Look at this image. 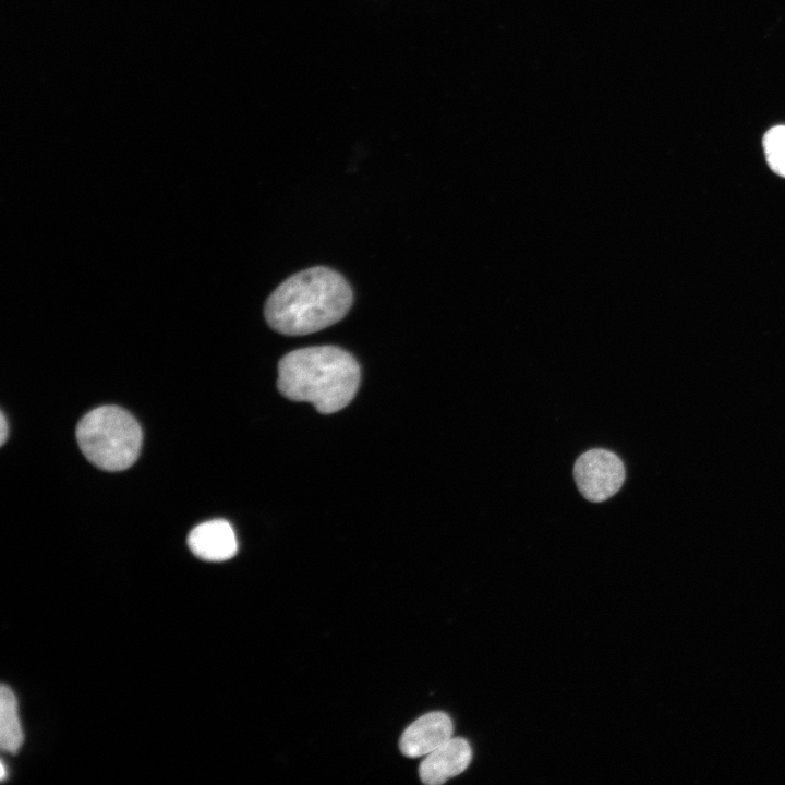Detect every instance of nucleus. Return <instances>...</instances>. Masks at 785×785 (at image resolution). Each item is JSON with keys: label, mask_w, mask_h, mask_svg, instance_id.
Segmentation results:
<instances>
[{"label": "nucleus", "mask_w": 785, "mask_h": 785, "mask_svg": "<svg viewBox=\"0 0 785 785\" xmlns=\"http://www.w3.org/2000/svg\"><path fill=\"white\" fill-rule=\"evenodd\" d=\"M573 475L583 497L601 503L619 491L625 480V467L615 454L595 448L576 460Z\"/></svg>", "instance_id": "20e7f679"}, {"label": "nucleus", "mask_w": 785, "mask_h": 785, "mask_svg": "<svg viewBox=\"0 0 785 785\" xmlns=\"http://www.w3.org/2000/svg\"><path fill=\"white\" fill-rule=\"evenodd\" d=\"M360 366L352 354L335 346L293 350L278 363L277 386L293 401L309 402L323 414L337 412L354 398Z\"/></svg>", "instance_id": "f03ea898"}, {"label": "nucleus", "mask_w": 785, "mask_h": 785, "mask_svg": "<svg viewBox=\"0 0 785 785\" xmlns=\"http://www.w3.org/2000/svg\"><path fill=\"white\" fill-rule=\"evenodd\" d=\"M452 733L454 724L446 713H426L406 728L399 748L408 758L426 756L452 738Z\"/></svg>", "instance_id": "39448f33"}, {"label": "nucleus", "mask_w": 785, "mask_h": 785, "mask_svg": "<svg viewBox=\"0 0 785 785\" xmlns=\"http://www.w3.org/2000/svg\"><path fill=\"white\" fill-rule=\"evenodd\" d=\"M353 293L342 275L317 266L286 279L268 297L264 314L268 325L287 336L309 335L342 319Z\"/></svg>", "instance_id": "f257e3e1"}, {"label": "nucleus", "mask_w": 785, "mask_h": 785, "mask_svg": "<svg viewBox=\"0 0 785 785\" xmlns=\"http://www.w3.org/2000/svg\"><path fill=\"white\" fill-rule=\"evenodd\" d=\"M472 750L461 737H452L426 754L419 766L421 781L426 785H439L462 773L470 764Z\"/></svg>", "instance_id": "423d86ee"}, {"label": "nucleus", "mask_w": 785, "mask_h": 785, "mask_svg": "<svg viewBox=\"0 0 785 785\" xmlns=\"http://www.w3.org/2000/svg\"><path fill=\"white\" fill-rule=\"evenodd\" d=\"M84 456L106 471H122L138 458L143 433L136 419L118 406H101L86 413L76 426Z\"/></svg>", "instance_id": "7ed1b4c3"}, {"label": "nucleus", "mask_w": 785, "mask_h": 785, "mask_svg": "<svg viewBox=\"0 0 785 785\" xmlns=\"http://www.w3.org/2000/svg\"><path fill=\"white\" fill-rule=\"evenodd\" d=\"M191 552L207 561H224L238 552V541L232 526L224 519L200 523L188 536Z\"/></svg>", "instance_id": "0eeeda50"}, {"label": "nucleus", "mask_w": 785, "mask_h": 785, "mask_svg": "<svg viewBox=\"0 0 785 785\" xmlns=\"http://www.w3.org/2000/svg\"><path fill=\"white\" fill-rule=\"evenodd\" d=\"M0 776H1V781H4V780H5V765H4L3 762L1 763V774H0Z\"/></svg>", "instance_id": "9b49d317"}, {"label": "nucleus", "mask_w": 785, "mask_h": 785, "mask_svg": "<svg viewBox=\"0 0 785 785\" xmlns=\"http://www.w3.org/2000/svg\"><path fill=\"white\" fill-rule=\"evenodd\" d=\"M763 149L771 169L785 177V125L770 129L763 136Z\"/></svg>", "instance_id": "1a4fd4ad"}, {"label": "nucleus", "mask_w": 785, "mask_h": 785, "mask_svg": "<svg viewBox=\"0 0 785 785\" xmlns=\"http://www.w3.org/2000/svg\"><path fill=\"white\" fill-rule=\"evenodd\" d=\"M23 740L17 700L12 689L2 685L0 689V747L2 751L15 754Z\"/></svg>", "instance_id": "6e6552de"}, {"label": "nucleus", "mask_w": 785, "mask_h": 785, "mask_svg": "<svg viewBox=\"0 0 785 785\" xmlns=\"http://www.w3.org/2000/svg\"><path fill=\"white\" fill-rule=\"evenodd\" d=\"M9 434V425L5 419V415L3 412H1L0 416V444L3 445L7 440Z\"/></svg>", "instance_id": "9d476101"}]
</instances>
